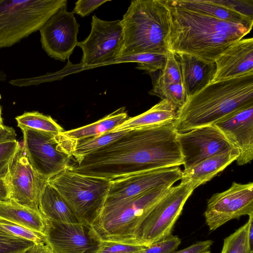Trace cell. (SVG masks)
<instances>
[{
	"label": "cell",
	"instance_id": "cell-1",
	"mask_svg": "<svg viewBox=\"0 0 253 253\" xmlns=\"http://www.w3.org/2000/svg\"><path fill=\"white\" fill-rule=\"evenodd\" d=\"M173 122L130 129L123 136L71 165L77 173L108 180L182 165Z\"/></svg>",
	"mask_w": 253,
	"mask_h": 253
},
{
	"label": "cell",
	"instance_id": "cell-2",
	"mask_svg": "<svg viewBox=\"0 0 253 253\" xmlns=\"http://www.w3.org/2000/svg\"><path fill=\"white\" fill-rule=\"evenodd\" d=\"M168 4L170 14L169 50L176 55L185 54L214 62L252 29L177 6L170 0Z\"/></svg>",
	"mask_w": 253,
	"mask_h": 253
},
{
	"label": "cell",
	"instance_id": "cell-3",
	"mask_svg": "<svg viewBox=\"0 0 253 253\" xmlns=\"http://www.w3.org/2000/svg\"><path fill=\"white\" fill-rule=\"evenodd\" d=\"M253 105V73L211 83L186 99L173 123L177 132L213 125L246 106Z\"/></svg>",
	"mask_w": 253,
	"mask_h": 253
},
{
	"label": "cell",
	"instance_id": "cell-4",
	"mask_svg": "<svg viewBox=\"0 0 253 253\" xmlns=\"http://www.w3.org/2000/svg\"><path fill=\"white\" fill-rule=\"evenodd\" d=\"M121 24L123 42L118 58L169 52L170 14L168 0H132Z\"/></svg>",
	"mask_w": 253,
	"mask_h": 253
},
{
	"label": "cell",
	"instance_id": "cell-5",
	"mask_svg": "<svg viewBox=\"0 0 253 253\" xmlns=\"http://www.w3.org/2000/svg\"><path fill=\"white\" fill-rule=\"evenodd\" d=\"M170 187L161 188L104 206L91 227L101 241L137 245V229Z\"/></svg>",
	"mask_w": 253,
	"mask_h": 253
},
{
	"label": "cell",
	"instance_id": "cell-6",
	"mask_svg": "<svg viewBox=\"0 0 253 253\" xmlns=\"http://www.w3.org/2000/svg\"><path fill=\"white\" fill-rule=\"evenodd\" d=\"M67 3V0H0V48L40 31Z\"/></svg>",
	"mask_w": 253,
	"mask_h": 253
},
{
	"label": "cell",
	"instance_id": "cell-7",
	"mask_svg": "<svg viewBox=\"0 0 253 253\" xmlns=\"http://www.w3.org/2000/svg\"><path fill=\"white\" fill-rule=\"evenodd\" d=\"M47 182L63 197L80 222L91 226L104 208L110 181L66 169Z\"/></svg>",
	"mask_w": 253,
	"mask_h": 253
},
{
	"label": "cell",
	"instance_id": "cell-8",
	"mask_svg": "<svg viewBox=\"0 0 253 253\" xmlns=\"http://www.w3.org/2000/svg\"><path fill=\"white\" fill-rule=\"evenodd\" d=\"M21 130L24 154L41 178L47 181L70 169L78 140L63 131L53 134L28 128Z\"/></svg>",
	"mask_w": 253,
	"mask_h": 253
},
{
	"label": "cell",
	"instance_id": "cell-9",
	"mask_svg": "<svg viewBox=\"0 0 253 253\" xmlns=\"http://www.w3.org/2000/svg\"><path fill=\"white\" fill-rule=\"evenodd\" d=\"M194 190L190 183L182 180L172 186L138 226L136 233L137 244L148 247L171 234L186 202Z\"/></svg>",
	"mask_w": 253,
	"mask_h": 253
},
{
	"label": "cell",
	"instance_id": "cell-10",
	"mask_svg": "<svg viewBox=\"0 0 253 253\" xmlns=\"http://www.w3.org/2000/svg\"><path fill=\"white\" fill-rule=\"evenodd\" d=\"M123 42L121 20L105 21L94 15L89 35L77 43L83 51L81 65L93 67L108 64L118 57Z\"/></svg>",
	"mask_w": 253,
	"mask_h": 253
},
{
	"label": "cell",
	"instance_id": "cell-11",
	"mask_svg": "<svg viewBox=\"0 0 253 253\" xmlns=\"http://www.w3.org/2000/svg\"><path fill=\"white\" fill-rule=\"evenodd\" d=\"M253 214V183L233 182L229 188L213 194L208 201L204 213L210 231L243 215Z\"/></svg>",
	"mask_w": 253,
	"mask_h": 253
},
{
	"label": "cell",
	"instance_id": "cell-12",
	"mask_svg": "<svg viewBox=\"0 0 253 253\" xmlns=\"http://www.w3.org/2000/svg\"><path fill=\"white\" fill-rule=\"evenodd\" d=\"M182 170L179 166L133 173L110 181L105 205L140 195L153 190L170 187L181 180Z\"/></svg>",
	"mask_w": 253,
	"mask_h": 253
},
{
	"label": "cell",
	"instance_id": "cell-13",
	"mask_svg": "<svg viewBox=\"0 0 253 253\" xmlns=\"http://www.w3.org/2000/svg\"><path fill=\"white\" fill-rule=\"evenodd\" d=\"M66 7L53 14L40 30L42 49L50 57L65 61L77 46L80 25Z\"/></svg>",
	"mask_w": 253,
	"mask_h": 253
},
{
	"label": "cell",
	"instance_id": "cell-14",
	"mask_svg": "<svg viewBox=\"0 0 253 253\" xmlns=\"http://www.w3.org/2000/svg\"><path fill=\"white\" fill-rule=\"evenodd\" d=\"M176 139L184 169L220 152L234 148L214 125L177 132Z\"/></svg>",
	"mask_w": 253,
	"mask_h": 253
},
{
	"label": "cell",
	"instance_id": "cell-15",
	"mask_svg": "<svg viewBox=\"0 0 253 253\" xmlns=\"http://www.w3.org/2000/svg\"><path fill=\"white\" fill-rule=\"evenodd\" d=\"M4 179L8 199L39 210L40 194L46 181L34 170L22 148L8 166Z\"/></svg>",
	"mask_w": 253,
	"mask_h": 253
},
{
	"label": "cell",
	"instance_id": "cell-16",
	"mask_svg": "<svg viewBox=\"0 0 253 253\" xmlns=\"http://www.w3.org/2000/svg\"><path fill=\"white\" fill-rule=\"evenodd\" d=\"M47 240L54 253H97L101 242L91 226L49 220Z\"/></svg>",
	"mask_w": 253,
	"mask_h": 253
},
{
	"label": "cell",
	"instance_id": "cell-17",
	"mask_svg": "<svg viewBox=\"0 0 253 253\" xmlns=\"http://www.w3.org/2000/svg\"><path fill=\"white\" fill-rule=\"evenodd\" d=\"M213 125L239 151L237 165L251 163L253 159V105L236 110Z\"/></svg>",
	"mask_w": 253,
	"mask_h": 253
},
{
	"label": "cell",
	"instance_id": "cell-18",
	"mask_svg": "<svg viewBox=\"0 0 253 253\" xmlns=\"http://www.w3.org/2000/svg\"><path fill=\"white\" fill-rule=\"evenodd\" d=\"M214 62L216 69L211 83L253 73V39L237 41Z\"/></svg>",
	"mask_w": 253,
	"mask_h": 253
},
{
	"label": "cell",
	"instance_id": "cell-19",
	"mask_svg": "<svg viewBox=\"0 0 253 253\" xmlns=\"http://www.w3.org/2000/svg\"><path fill=\"white\" fill-rule=\"evenodd\" d=\"M176 56L186 99L211 83L216 69L215 62L204 61L185 54H177Z\"/></svg>",
	"mask_w": 253,
	"mask_h": 253
},
{
	"label": "cell",
	"instance_id": "cell-20",
	"mask_svg": "<svg viewBox=\"0 0 253 253\" xmlns=\"http://www.w3.org/2000/svg\"><path fill=\"white\" fill-rule=\"evenodd\" d=\"M0 220L39 233L47 238L48 220L40 210L11 199L0 200Z\"/></svg>",
	"mask_w": 253,
	"mask_h": 253
},
{
	"label": "cell",
	"instance_id": "cell-21",
	"mask_svg": "<svg viewBox=\"0 0 253 253\" xmlns=\"http://www.w3.org/2000/svg\"><path fill=\"white\" fill-rule=\"evenodd\" d=\"M239 156L237 149L233 148L220 152L182 170L181 180L189 182L194 190L211 180L223 170Z\"/></svg>",
	"mask_w": 253,
	"mask_h": 253
},
{
	"label": "cell",
	"instance_id": "cell-22",
	"mask_svg": "<svg viewBox=\"0 0 253 253\" xmlns=\"http://www.w3.org/2000/svg\"><path fill=\"white\" fill-rule=\"evenodd\" d=\"M171 1L177 6L221 20L253 27V19L219 4L214 0H172Z\"/></svg>",
	"mask_w": 253,
	"mask_h": 253
},
{
	"label": "cell",
	"instance_id": "cell-23",
	"mask_svg": "<svg viewBox=\"0 0 253 253\" xmlns=\"http://www.w3.org/2000/svg\"><path fill=\"white\" fill-rule=\"evenodd\" d=\"M39 208L49 221L63 223H80L67 202L47 181L40 194Z\"/></svg>",
	"mask_w": 253,
	"mask_h": 253
},
{
	"label": "cell",
	"instance_id": "cell-24",
	"mask_svg": "<svg viewBox=\"0 0 253 253\" xmlns=\"http://www.w3.org/2000/svg\"><path fill=\"white\" fill-rule=\"evenodd\" d=\"M177 110L170 102L167 100H162L146 112L128 118L111 131L116 132L173 122Z\"/></svg>",
	"mask_w": 253,
	"mask_h": 253
},
{
	"label": "cell",
	"instance_id": "cell-25",
	"mask_svg": "<svg viewBox=\"0 0 253 253\" xmlns=\"http://www.w3.org/2000/svg\"><path fill=\"white\" fill-rule=\"evenodd\" d=\"M125 107H123L96 122L76 129L63 131L66 136L81 140L111 131L128 119Z\"/></svg>",
	"mask_w": 253,
	"mask_h": 253
},
{
	"label": "cell",
	"instance_id": "cell-26",
	"mask_svg": "<svg viewBox=\"0 0 253 253\" xmlns=\"http://www.w3.org/2000/svg\"><path fill=\"white\" fill-rule=\"evenodd\" d=\"M129 130L109 131L100 135L79 140L73 152V158L76 162H78L86 156L120 138Z\"/></svg>",
	"mask_w": 253,
	"mask_h": 253
},
{
	"label": "cell",
	"instance_id": "cell-27",
	"mask_svg": "<svg viewBox=\"0 0 253 253\" xmlns=\"http://www.w3.org/2000/svg\"><path fill=\"white\" fill-rule=\"evenodd\" d=\"M15 120L21 129L28 128L53 134L63 132L62 127L50 116L38 111L25 112L16 117Z\"/></svg>",
	"mask_w": 253,
	"mask_h": 253
},
{
	"label": "cell",
	"instance_id": "cell-28",
	"mask_svg": "<svg viewBox=\"0 0 253 253\" xmlns=\"http://www.w3.org/2000/svg\"><path fill=\"white\" fill-rule=\"evenodd\" d=\"M167 53H144L136 54L117 58L108 64L134 62L137 64L136 67L137 69L144 70L151 75L164 68L167 60Z\"/></svg>",
	"mask_w": 253,
	"mask_h": 253
},
{
	"label": "cell",
	"instance_id": "cell-29",
	"mask_svg": "<svg viewBox=\"0 0 253 253\" xmlns=\"http://www.w3.org/2000/svg\"><path fill=\"white\" fill-rule=\"evenodd\" d=\"M153 88L149 91L152 95L159 97L162 100H167L178 110L185 103L186 96L182 83L160 84L152 83Z\"/></svg>",
	"mask_w": 253,
	"mask_h": 253
},
{
	"label": "cell",
	"instance_id": "cell-30",
	"mask_svg": "<svg viewBox=\"0 0 253 253\" xmlns=\"http://www.w3.org/2000/svg\"><path fill=\"white\" fill-rule=\"evenodd\" d=\"M153 83L173 84L182 83L180 64L176 55L169 50L164 68L160 70L158 75L153 78Z\"/></svg>",
	"mask_w": 253,
	"mask_h": 253
},
{
	"label": "cell",
	"instance_id": "cell-31",
	"mask_svg": "<svg viewBox=\"0 0 253 253\" xmlns=\"http://www.w3.org/2000/svg\"><path fill=\"white\" fill-rule=\"evenodd\" d=\"M249 222L224 239L221 253H248Z\"/></svg>",
	"mask_w": 253,
	"mask_h": 253
},
{
	"label": "cell",
	"instance_id": "cell-32",
	"mask_svg": "<svg viewBox=\"0 0 253 253\" xmlns=\"http://www.w3.org/2000/svg\"><path fill=\"white\" fill-rule=\"evenodd\" d=\"M0 233L25 239L36 244L47 243V238L43 235L1 220H0Z\"/></svg>",
	"mask_w": 253,
	"mask_h": 253
},
{
	"label": "cell",
	"instance_id": "cell-33",
	"mask_svg": "<svg viewBox=\"0 0 253 253\" xmlns=\"http://www.w3.org/2000/svg\"><path fill=\"white\" fill-rule=\"evenodd\" d=\"M147 246L101 241L97 253H142Z\"/></svg>",
	"mask_w": 253,
	"mask_h": 253
},
{
	"label": "cell",
	"instance_id": "cell-34",
	"mask_svg": "<svg viewBox=\"0 0 253 253\" xmlns=\"http://www.w3.org/2000/svg\"><path fill=\"white\" fill-rule=\"evenodd\" d=\"M35 243L30 241L0 233V253H13L24 250Z\"/></svg>",
	"mask_w": 253,
	"mask_h": 253
},
{
	"label": "cell",
	"instance_id": "cell-35",
	"mask_svg": "<svg viewBox=\"0 0 253 253\" xmlns=\"http://www.w3.org/2000/svg\"><path fill=\"white\" fill-rule=\"evenodd\" d=\"M181 242L178 236L170 234L147 247L142 253H173L176 251Z\"/></svg>",
	"mask_w": 253,
	"mask_h": 253
},
{
	"label": "cell",
	"instance_id": "cell-36",
	"mask_svg": "<svg viewBox=\"0 0 253 253\" xmlns=\"http://www.w3.org/2000/svg\"><path fill=\"white\" fill-rule=\"evenodd\" d=\"M21 148L16 139L0 143V173L6 171L10 163Z\"/></svg>",
	"mask_w": 253,
	"mask_h": 253
},
{
	"label": "cell",
	"instance_id": "cell-37",
	"mask_svg": "<svg viewBox=\"0 0 253 253\" xmlns=\"http://www.w3.org/2000/svg\"><path fill=\"white\" fill-rule=\"evenodd\" d=\"M219 4L228 7L253 19V0H214Z\"/></svg>",
	"mask_w": 253,
	"mask_h": 253
},
{
	"label": "cell",
	"instance_id": "cell-38",
	"mask_svg": "<svg viewBox=\"0 0 253 253\" xmlns=\"http://www.w3.org/2000/svg\"><path fill=\"white\" fill-rule=\"evenodd\" d=\"M110 0H79L75 3V6L72 13L84 17L88 16L100 5Z\"/></svg>",
	"mask_w": 253,
	"mask_h": 253
},
{
	"label": "cell",
	"instance_id": "cell-39",
	"mask_svg": "<svg viewBox=\"0 0 253 253\" xmlns=\"http://www.w3.org/2000/svg\"><path fill=\"white\" fill-rule=\"evenodd\" d=\"M213 243L211 240L199 241L186 248L175 251L173 253H204L209 251Z\"/></svg>",
	"mask_w": 253,
	"mask_h": 253
},
{
	"label": "cell",
	"instance_id": "cell-40",
	"mask_svg": "<svg viewBox=\"0 0 253 253\" xmlns=\"http://www.w3.org/2000/svg\"><path fill=\"white\" fill-rule=\"evenodd\" d=\"M16 134L14 129L4 125H0V143L16 139Z\"/></svg>",
	"mask_w": 253,
	"mask_h": 253
},
{
	"label": "cell",
	"instance_id": "cell-41",
	"mask_svg": "<svg viewBox=\"0 0 253 253\" xmlns=\"http://www.w3.org/2000/svg\"><path fill=\"white\" fill-rule=\"evenodd\" d=\"M23 253H54L48 243L34 244L27 248Z\"/></svg>",
	"mask_w": 253,
	"mask_h": 253
},
{
	"label": "cell",
	"instance_id": "cell-42",
	"mask_svg": "<svg viewBox=\"0 0 253 253\" xmlns=\"http://www.w3.org/2000/svg\"><path fill=\"white\" fill-rule=\"evenodd\" d=\"M248 253H253V214L249 216Z\"/></svg>",
	"mask_w": 253,
	"mask_h": 253
},
{
	"label": "cell",
	"instance_id": "cell-43",
	"mask_svg": "<svg viewBox=\"0 0 253 253\" xmlns=\"http://www.w3.org/2000/svg\"><path fill=\"white\" fill-rule=\"evenodd\" d=\"M5 172L0 173V200H8L7 191L4 179Z\"/></svg>",
	"mask_w": 253,
	"mask_h": 253
},
{
	"label": "cell",
	"instance_id": "cell-44",
	"mask_svg": "<svg viewBox=\"0 0 253 253\" xmlns=\"http://www.w3.org/2000/svg\"><path fill=\"white\" fill-rule=\"evenodd\" d=\"M6 75L5 73L0 70V82H3L6 80Z\"/></svg>",
	"mask_w": 253,
	"mask_h": 253
},
{
	"label": "cell",
	"instance_id": "cell-45",
	"mask_svg": "<svg viewBox=\"0 0 253 253\" xmlns=\"http://www.w3.org/2000/svg\"><path fill=\"white\" fill-rule=\"evenodd\" d=\"M3 125V123H2V117H1V108H0V125Z\"/></svg>",
	"mask_w": 253,
	"mask_h": 253
},
{
	"label": "cell",
	"instance_id": "cell-46",
	"mask_svg": "<svg viewBox=\"0 0 253 253\" xmlns=\"http://www.w3.org/2000/svg\"><path fill=\"white\" fill-rule=\"evenodd\" d=\"M210 253V251H207V252H206V253Z\"/></svg>",
	"mask_w": 253,
	"mask_h": 253
},
{
	"label": "cell",
	"instance_id": "cell-47",
	"mask_svg": "<svg viewBox=\"0 0 253 253\" xmlns=\"http://www.w3.org/2000/svg\"><path fill=\"white\" fill-rule=\"evenodd\" d=\"M22 251H23V250H22ZM18 252H16V253H18Z\"/></svg>",
	"mask_w": 253,
	"mask_h": 253
}]
</instances>
